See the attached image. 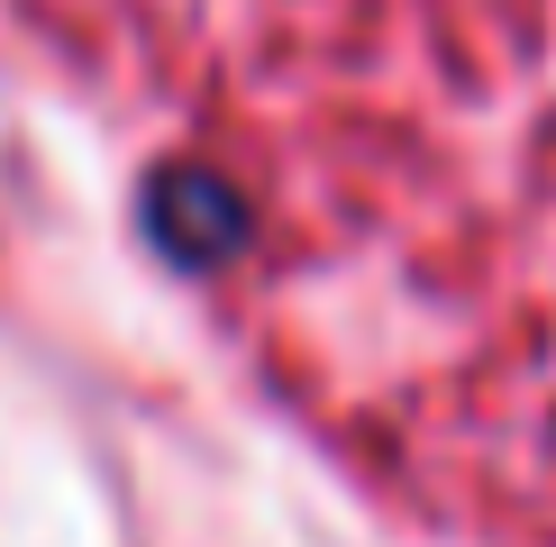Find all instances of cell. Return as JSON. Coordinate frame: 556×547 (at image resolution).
<instances>
[{
    "instance_id": "1",
    "label": "cell",
    "mask_w": 556,
    "mask_h": 547,
    "mask_svg": "<svg viewBox=\"0 0 556 547\" xmlns=\"http://www.w3.org/2000/svg\"><path fill=\"white\" fill-rule=\"evenodd\" d=\"M447 74L493 192L556 256V0H456Z\"/></svg>"
}]
</instances>
